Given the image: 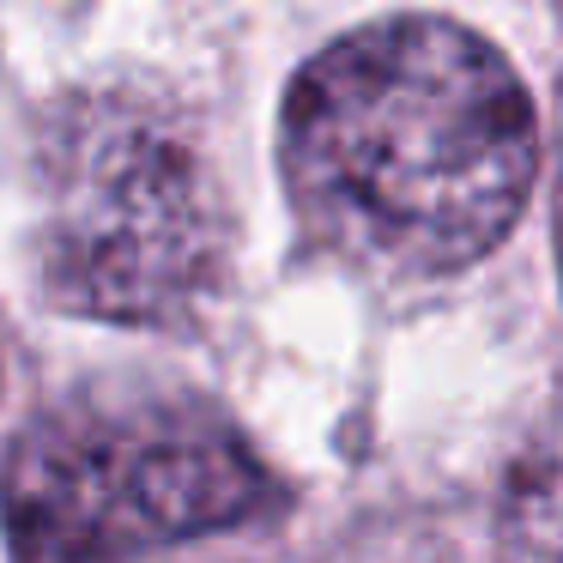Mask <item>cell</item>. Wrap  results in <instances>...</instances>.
I'll return each instance as SVG.
<instances>
[{
    "mask_svg": "<svg viewBox=\"0 0 563 563\" xmlns=\"http://www.w3.org/2000/svg\"><path fill=\"white\" fill-rule=\"evenodd\" d=\"M285 188L333 261L442 279L509 236L533 188V103L485 37L382 19L328 43L285 91Z\"/></svg>",
    "mask_w": 563,
    "mask_h": 563,
    "instance_id": "obj_1",
    "label": "cell"
},
{
    "mask_svg": "<svg viewBox=\"0 0 563 563\" xmlns=\"http://www.w3.org/2000/svg\"><path fill=\"white\" fill-rule=\"evenodd\" d=\"M43 273L79 316L158 328L219 273L207 164L164 115L91 103L43 152Z\"/></svg>",
    "mask_w": 563,
    "mask_h": 563,
    "instance_id": "obj_2",
    "label": "cell"
},
{
    "mask_svg": "<svg viewBox=\"0 0 563 563\" xmlns=\"http://www.w3.org/2000/svg\"><path fill=\"white\" fill-rule=\"evenodd\" d=\"M267 497L255 454L195 406H86L43 418L13 461L25 558L91 563L243 521Z\"/></svg>",
    "mask_w": 563,
    "mask_h": 563,
    "instance_id": "obj_3",
    "label": "cell"
},
{
    "mask_svg": "<svg viewBox=\"0 0 563 563\" xmlns=\"http://www.w3.org/2000/svg\"><path fill=\"white\" fill-rule=\"evenodd\" d=\"M497 539L509 563H563V400L545 412L521 461L509 466Z\"/></svg>",
    "mask_w": 563,
    "mask_h": 563,
    "instance_id": "obj_4",
    "label": "cell"
},
{
    "mask_svg": "<svg viewBox=\"0 0 563 563\" xmlns=\"http://www.w3.org/2000/svg\"><path fill=\"white\" fill-rule=\"evenodd\" d=\"M551 224H558V267H563V98H558V195H551Z\"/></svg>",
    "mask_w": 563,
    "mask_h": 563,
    "instance_id": "obj_5",
    "label": "cell"
}]
</instances>
